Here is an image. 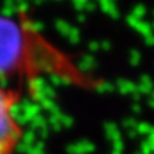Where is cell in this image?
<instances>
[{"instance_id": "cell-1", "label": "cell", "mask_w": 154, "mask_h": 154, "mask_svg": "<svg viewBox=\"0 0 154 154\" xmlns=\"http://www.w3.org/2000/svg\"><path fill=\"white\" fill-rule=\"evenodd\" d=\"M44 75L60 76L71 83L86 81L76 66L32 23L0 15V82L10 78L35 81Z\"/></svg>"}, {"instance_id": "cell-2", "label": "cell", "mask_w": 154, "mask_h": 154, "mask_svg": "<svg viewBox=\"0 0 154 154\" xmlns=\"http://www.w3.org/2000/svg\"><path fill=\"white\" fill-rule=\"evenodd\" d=\"M19 93L0 82V154H15L23 137V130L15 115Z\"/></svg>"}]
</instances>
